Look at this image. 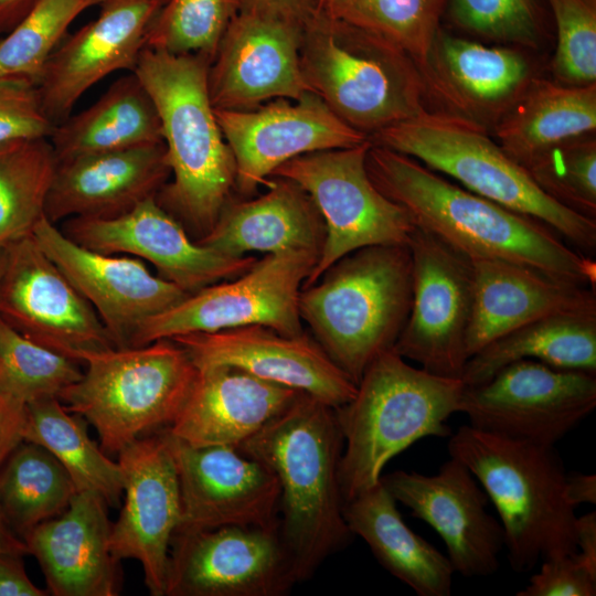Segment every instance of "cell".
Returning a JSON list of instances; mask_svg holds the SVG:
<instances>
[{"label": "cell", "mask_w": 596, "mask_h": 596, "mask_svg": "<svg viewBox=\"0 0 596 596\" xmlns=\"http://www.w3.org/2000/svg\"><path fill=\"white\" fill-rule=\"evenodd\" d=\"M107 503L93 491H77L57 517L23 535L29 554L54 596H114L119 593V563L109 546Z\"/></svg>", "instance_id": "4316f807"}, {"label": "cell", "mask_w": 596, "mask_h": 596, "mask_svg": "<svg viewBox=\"0 0 596 596\" xmlns=\"http://www.w3.org/2000/svg\"><path fill=\"white\" fill-rule=\"evenodd\" d=\"M54 127L42 109L36 85L21 77H0V143L49 138Z\"/></svg>", "instance_id": "f6af8a7d"}, {"label": "cell", "mask_w": 596, "mask_h": 596, "mask_svg": "<svg viewBox=\"0 0 596 596\" xmlns=\"http://www.w3.org/2000/svg\"><path fill=\"white\" fill-rule=\"evenodd\" d=\"M371 140L298 156L270 177L297 183L311 198L326 227L319 258L302 287L313 284L343 256L373 245H407L416 230L412 216L385 196L366 170Z\"/></svg>", "instance_id": "30bf717a"}, {"label": "cell", "mask_w": 596, "mask_h": 596, "mask_svg": "<svg viewBox=\"0 0 596 596\" xmlns=\"http://www.w3.org/2000/svg\"><path fill=\"white\" fill-rule=\"evenodd\" d=\"M380 480L396 502L439 534L455 573L482 577L497 572L503 529L487 511V493L460 460L450 457L435 475L396 470Z\"/></svg>", "instance_id": "ffe728a7"}, {"label": "cell", "mask_w": 596, "mask_h": 596, "mask_svg": "<svg viewBox=\"0 0 596 596\" xmlns=\"http://www.w3.org/2000/svg\"><path fill=\"white\" fill-rule=\"evenodd\" d=\"M453 23L482 39L538 51L546 39L538 0H448Z\"/></svg>", "instance_id": "7bdbcfd3"}, {"label": "cell", "mask_w": 596, "mask_h": 596, "mask_svg": "<svg viewBox=\"0 0 596 596\" xmlns=\"http://www.w3.org/2000/svg\"><path fill=\"white\" fill-rule=\"evenodd\" d=\"M57 166L49 138L0 143V247L32 235Z\"/></svg>", "instance_id": "8d00e7d4"}, {"label": "cell", "mask_w": 596, "mask_h": 596, "mask_svg": "<svg viewBox=\"0 0 596 596\" xmlns=\"http://www.w3.org/2000/svg\"><path fill=\"white\" fill-rule=\"evenodd\" d=\"M566 501L574 508L579 504L596 503V475L570 472L566 473L564 483Z\"/></svg>", "instance_id": "816d5d0a"}, {"label": "cell", "mask_w": 596, "mask_h": 596, "mask_svg": "<svg viewBox=\"0 0 596 596\" xmlns=\"http://www.w3.org/2000/svg\"><path fill=\"white\" fill-rule=\"evenodd\" d=\"M449 437V456L471 471L498 511L513 571L576 553V508L565 499L566 472L554 446L470 425Z\"/></svg>", "instance_id": "277c9868"}, {"label": "cell", "mask_w": 596, "mask_h": 596, "mask_svg": "<svg viewBox=\"0 0 596 596\" xmlns=\"http://www.w3.org/2000/svg\"><path fill=\"white\" fill-rule=\"evenodd\" d=\"M170 175L163 141L58 161L44 215L113 219L157 196Z\"/></svg>", "instance_id": "484cf974"}, {"label": "cell", "mask_w": 596, "mask_h": 596, "mask_svg": "<svg viewBox=\"0 0 596 596\" xmlns=\"http://www.w3.org/2000/svg\"><path fill=\"white\" fill-rule=\"evenodd\" d=\"M412 302L407 245H373L331 265L298 298L301 320L356 385L370 363L393 349Z\"/></svg>", "instance_id": "8992f818"}, {"label": "cell", "mask_w": 596, "mask_h": 596, "mask_svg": "<svg viewBox=\"0 0 596 596\" xmlns=\"http://www.w3.org/2000/svg\"><path fill=\"white\" fill-rule=\"evenodd\" d=\"M576 557L596 575V512L592 511L576 518Z\"/></svg>", "instance_id": "f907efd6"}, {"label": "cell", "mask_w": 596, "mask_h": 596, "mask_svg": "<svg viewBox=\"0 0 596 596\" xmlns=\"http://www.w3.org/2000/svg\"><path fill=\"white\" fill-rule=\"evenodd\" d=\"M318 257L306 251L267 254L240 276L191 292L148 319L129 347L254 324L290 337L301 336L305 331L298 298Z\"/></svg>", "instance_id": "8fae6325"}, {"label": "cell", "mask_w": 596, "mask_h": 596, "mask_svg": "<svg viewBox=\"0 0 596 596\" xmlns=\"http://www.w3.org/2000/svg\"><path fill=\"white\" fill-rule=\"evenodd\" d=\"M531 52L483 45L439 28L419 70L427 110L459 117L490 134L539 76Z\"/></svg>", "instance_id": "ac0fdd59"}, {"label": "cell", "mask_w": 596, "mask_h": 596, "mask_svg": "<svg viewBox=\"0 0 596 596\" xmlns=\"http://www.w3.org/2000/svg\"><path fill=\"white\" fill-rule=\"evenodd\" d=\"M82 377L58 396L65 408L91 423L107 455L148 433L169 427L194 382L198 368L172 339L84 354Z\"/></svg>", "instance_id": "9c48e42d"}, {"label": "cell", "mask_w": 596, "mask_h": 596, "mask_svg": "<svg viewBox=\"0 0 596 596\" xmlns=\"http://www.w3.org/2000/svg\"><path fill=\"white\" fill-rule=\"evenodd\" d=\"M49 140L58 161L162 142L157 108L130 72L89 107L55 125Z\"/></svg>", "instance_id": "1f68e13d"}, {"label": "cell", "mask_w": 596, "mask_h": 596, "mask_svg": "<svg viewBox=\"0 0 596 596\" xmlns=\"http://www.w3.org/2000/svg\"><path fill=\"white\" fill-rule=\"evenodd\" d=\"M331 0H318V11H321L327 8Z\"/></svg>", "instance_id": "9f6ffc18"}, {"label": "cell", "mask_w": 596, "mask_h": 596, "mask_svg": "<svg viewBox=\"0 0 596 596\" xmlns=\"http://www.w3.org/2000/svg\"><path fill=\"white\" fill-rule=\"evenodd\" d=\"M20 554L0 553V596H46L29 578Z\"/></svg>", "instance_id": "c3c4849f"}, {"label": "cell", "mask_w": 596, "mask_h": 596, "mask_svg": "<svg viewBox=\"0 0 596 596\" xmlns=\"http://www.w3.org/2000/svg\"><path fill=\"white\" fill-rule=\"evenodd\" d=\"M6 265V248L0 247V277Z\"/></svg>", "instance_id": "11a10c76"}, {"label": "cell", "mask_w": 596, "mask_h": 596, "mask_svg": "<svg viewBox=\"0 0 596 596\" xmlns=\"http://www.w3.org/2000/svg\"><path fill=\"white\" fill-rule=\"evenodd\" d=\"M23 440L51 453L68 472L76 491L96 492L110 507L120 504L125 478L119 462L91 439L84 418L71 414L57 397L25 404Z\"/></svg>", "instance_id": "e575fe53"}, {"label": "cell", "mask_w": 596, "mask_h": 596, "mask_svg": "<svg viewBox=\"0 0 596 596\" xmlns=\"http://www.w3.org/2000/svg\"><path fill=\"white\" fill-rule=\"evenodd\" d=\"M546 195L596 220V136L582 135L556 143L522 166Z\"/></svg>", "instance_id": "60d3db41"}, {"label": "cell", "mask_w": 596, "mask_h": 596, "mask_svg": "<svg viewBox=\"0 0 596 596\" xmlns=\"http://www.w3.org/2000/svg\"><path fill=\"white\" fill-rule=\"evenodd\" d=\"M448 0H331L321 10L394 43L421 70Z\"/></svg>", "instance_id": "74e56055"}, {"label": "cell", "mask_w": 596, "mask_h": 596, "mask_svg": "<svg viewBox=\"0 0 596 596\" xmlns=\"http://www.w3.org/2000/svg\"><path fill=\"white\" fill-rule=\"evenodd\" d=\"M196 368L230 365L300 391L332 408L349 402L356 385L306 333L281 334L266 326H245L171 338Z\"/></svg>", "instance_id": "d4e9b609"}, {"label": "cell", "mask_w": 596, "mask_h": 596, "mask_svg": "<svg viewBox=\"0 0 596 596\" xmlns=\"http://www.w3.org/2000/svg\"><path fill=\"white\" fill-rule=\"evenodd\" d=\"M595 407L596 373L520 360L481 384L465 385L458 412L475 428L555 446Z\"/></svg>", "instance_id": "7c38bea8"}, {"label": "cell", "mask_w": 596, "mask_h": 596, "mask_svg": "<svg viewBox=\"0 0 596 596\" xmlns=\"http://www.w3.org/2000/svg\"><path fill=\"white\" fill-rule=\"evenodd\" d=\"M266 187L267 191L256 199H230L210 232L196 242L233 257L253 251H306L320 255L326 227L308 193L278 177H270Z\"/></svg>", "instance_id": "f546056e"}, {"label": "cell", "mask_w": 596, "mask_h": 596, "mask_svg": "<svg viewBox=\"0 0 596 596\" xmlns=\"http://www.w3.org/2000/svg\"><path fill=\"white\" fill-rule=\"evenodd\" d=\"M81 362L38 344L0 318V391L28 404L57 397L77 382Z\"/></svg>", "instance_id": "f35d334b"}, {"label": "cell", "mask_w": 596, "mask_h": 596, "mask_svg": "<svg viewBox=\"0 0 596 596\" xmlns=\"http://www.w3.org/2000/svg\"><path fill=\"white\" fill-rule=\"evenodd\" d=\"M167 433L181 497L177 530L278 526L280 487L265 465L234 446L194 447Z\"/></svg>", "instance_id": "7402d4cb"}, {"label": "cell", "mask_w": 596, "mask_h": 596, "mask_svg": "<svg viewBox=\"0 0 596 596\" xmlns=\"http://www.w3.org/2000/svg\"><path fill=\"white\" fill-rule=\"evenodd\" d=\"M4 248L0 277L4 322L26 339L81 363L86 353L115 347L94 308L32 235Z\"/></svg>", "instance_id": "9a60e30c"}, {"label": "cell", "mask_w": 596, "mask_h": 596, "mask_svg": "<svg viewBox=\"0 0 596 596\" xmlns=\"http://www.w3.org/2000/svg\"><path fill=\"white\" fill-rule=\"evenodd\" d=\"M369 139L451 177L475 194L545 223L583 254L596 248V220L546 195L487 130L470 121L425 110Z\"/></svg>", "instance_id": "ba28073f"}, {"label": "cell", "mask_w": 596, "mask_h": 596, "mask_svg": "<svg viewBox=\"0 0 596 596\" xmlns=\"http://www.w3.org/2000/svg\"><path fill=\"white\" fill-rule=\"evenodd\" d=\"M76 492L61 462L31 441L22 440L0 471V507L21 538L61 514Z\"/></svg>", "instance_id": "d590c367"}, {"label": "cell", "mask_w": 596, "mask_h": 596, "mask_svg": "<svg viewBox=\"0 0 596 596\" xmlns=\"http://www.w3.org/2000/svg\"><path fill=\"white\" fill-rule=\"evenodd\" d=\"M299 63L309 91L369 138L427 110L421 72L407 53L326 12L304 24Z\"/></svg>", "instance_id": "52a82bcc"}, {"label": "cell", "mask_w": 596, "mask_h": 596, "mask_svg": "<svg viewBox=\"0 0 596 596\" xmlns=\"http://www.w3.org/2000/svg\"><path fill=\"white\" fill-rule=\"evenodd\" d=\"M100 0H40L0 40V77H21L38 85L43 70L73 21Z\"/></svg>", "instance_id": "ab89813d"}, {"label": "cell", "mask_w": 596, "mask_h": 596, "mask_svg": "<svg viewBox=\"0 0 596 596\" xmlns=\"http://www.w3.org/2000/svg\"><path fill=\"white\" fill-rule=\"evenodd\" d=\"M300 393L230 365L198 368L179 414L167 428L190 446L237 447Z\"/></svg>", "instance_id": "83f0119b"}, {"label": "cell", "mask_w": 596, "mask_h": 596, "mask_svg": "<svg viewBox=\"0 0 596 596\" xmlns=\"http://www.w3.org/2000/svg\"><path fill=\"white\" fill-rule=\"evenodd\" d=\"M62 232L92 251L145 259L161 278L188 294L237 277L256 262L253 256H226L192 241L156 196L113 219L65 220Z\"/></svg>", "instance_id": "d6986e66"}, {"label": "cell", "mask_w": 596, "mask_h": 596, "mask_svg": "<svg viewBox=\"0 0 596 596\" xmlns=\"http://www.w3.org/2000/svg\"><path fill=\"white\" fill-rule=\"evenodd\" d=\"M596 131V84L573 86L539 75L491 130L520 166L547 148Z\"/></svg>", "instance_id": "d6a6232c"}, {"label": "cell", "mask_w": 596, "mask_h": 596, "mask_svg": "<svg viewBox=\"0 0 596 596\" xmlns=\"http://www.w3.org/2000/svg\"><path fill=\"white\" fill-rule=\"evenodd\" d=\"M25 404L0 391V471L23 440Z\"/></svg>", "instance_id": "7dc6e473"}, {"label": "cell", "mask_w": 596, "mask_h": 596, "mask_svg": "<svg viewBox=\"0 0 596 596\" xmlns=\"http://www.w3.org/2000/svg\"><path fill=\"white\" fill-rule=\"evenodd\" d=\"M374 185L403 206L417 228L469 258L525 265L582 286H596V263L567 246L545 223L454 184L419 161L371 142Z\"/></svg>", "instance_id": "6da1fadb"}, {"label": "cell", "mask_w": 596, "mask_h": 596, "mask_svg": "<svg viewBox=\"0 0 596 596\" xmlns=\"http://www.w3.org/2000/svg\"><path fill=\"white\" fill-rule=\"evenodd\" d=\"M343 515L381 566L418 596L451 594L455 571L447 555L407 526L381 480L345 501Z\"/></svg>", "instance_id": "4dcf8cb0"}, {"label": "cell", "mask_w": 596, "mask_h": 596, "mask_svg": "<svg viewBox=\"0 0 596 596\" xmlns=\"http://www.w3.org/2000/svg\"><path fill=\"white\" fill-rule=\"evenodd\" d=\"M302 24L240 10L225 30L207 72L214 109L245 110L310 92L299 63Z\"/></svg>", "instance_id": "603a6c76"}, {"label": "cell", "mask_w": 596, "mask_h": 596, "mask_svg": "<svg viewBox=\"0 0 596 596\" xmlns=\"http://www.w3.org/2000/svg\"><path fill=\"white\" fill-rule=\"evenodd\" d=\"M240 10L305 24L317 11L318 0H238Z\"/></svg>", "instance_id": "681fc988"}, {"label": "cell", "mask_w": 596, "mask_h": 596, "mask_svg": "<svg viewBox=\"0 0 596 596\" xmlns=\"http://www.w3.org/2000/svg\"><path fill=\"white\" fill-rule=\"evenodd\" d=\"M298 583L278 526L177 530L164 596H283Z\"/></svg>", "instance_id": "5bb4252c"}, {"label": "cell", "mask_w": 596, "mask_h": 596, "mask_svg": "<svg viewBox=\"0 0 596 596\" xmlns=\"http://www.w3.org/2000/svg\"><path fill=\"white\" fill-rule=\"evenodd\" d=\"M596 575L592 574L575 554L542 561L540 570L517 596H594Z\"/></svg>", "instance_id": "bcb514c9"}, {"label": "cell", "mask_w": 596, "mask_h": 596, "mask_svg": "<svg viewBox=\"0 0 596 596\" xmlns=\"http://www.w3.org/2000/svg\"><path fill=\"white\" fill-rule=\"evenodd\" d=\"M520 360L596 373V310L547 315L505 333L471 355L460 379L478 385Z\"/></svg>", "instance_id": "836d02e7"}, {"label": "cell", "mask_w": 596, "mask_h": 596, "mask_svg": "<svg viewBox=\"0 0 596 596\" xmlns=\"http://www.w3.org/2000/svg\"><path fill=\"white\" fill-rule=\"evenodd\" d=\"M465 384L417 369L393 349L380 353L334 408L343 437L339 478L344 502L376 485L385 465L425 437H448Z\"/></svg>", "instance_id": "5b68a950"}, {"label": "cell", "mask_w": 596, "mask_h": 596, "mask_svg": "<svg viewBox=\"0 0 596 596\" xmlns=\"http://www.w3.org/2000/svg\"><path fill=\"white\" fill-rule=\"evenodd\" d=\"M40 0H0V33L10 32Z\"/></svg>", "instance_id": "f5cc1de1"}, {"label": "cell", "mask_w": 596, "mask_h": 596, "mask_svg": "<svg viewBox=\"0 0 596 596\" xmlns=\"http://www.w3.org/2000/svg\"><path fill=\"white\" fill-rule=\"evenodd\" d=\"M235 160V189L251 195L298 156L360 145L369 139L342 121L315 93L276 98L245 110L214 109Z\"/></svg>", "instance_id": "2e32d148"}, {"label": "cell", "mask_w": 596, "mask_h": 596, "mask_svg": "<svg viewBox=\"0 0 596 596\" xmlns=\"http://www.w3.org/2000/svg\"><path fill=\"white\" fill-rule=\"evenodd\" d=\"M211 61L204 54L145 47L132 71L157 108L172 175L156 200L187 231L201 237L230 200L236 174L209 95Z\"/></svg>", "instance_id": "3957f363"}, {"label": "cell", "mask_w": 596, "mask_h": 596, "mask_svg": "<svg viewBox=\"0 0 596 596\" xmlns=\"http://www.w3.org/2000/svg\"><path fill=\"white\" fill-rule=\"evenodd\" d=\"M125 478L124 502L110 525L118 561L136 560L152 596H164L169 551L181 521V497L167 428L148 434L117 455Z\"/></svg>", "instance_id": "e0dca14e"}, {"label": "cell", "mask_w": 596, "mask_h": 596, "mask_svg": "<svg viewBox=\"0 0 596 596\" xmlns=\"http://www.w3.org/2000/svg\"><path fill=\"white\" fill-rule=\"evenodd\" d=\"M0 553L29 554L24 540L12 529L0 507Z\"/></svg>", "instance_id": "db71d44e"}, {"label": "cell", "mask_w": 596, "mask_h": 596, "mask_svg": "<svg viewBox=\"0 0 596 596\" xmlns=\"http://www.w3.org/2000/svg\"><path fill=\"white\" fill-rule=\"evenodd\" d=\"M407 246L412 302L393 350L430 373L460 379L469 359L466 342L473 306L471 259L417 227Z\"/></svg>", "instance_id": "4fadbf2b"}, {"label": "cell", "mask_w": 596, "mask_h": 596, "mask_svg": "<svg viewBox=\"0 0 596 596\" xmlns=\"http://www.w3.org/2000/svg\"><path fill=\"white\" fill-rule=\"evenodd\" d=\"M473 306L467 336L470 358L505 333L547 315L596 310V291L525 265L470 258Z\"/></svg>", "instance_id": "f1b7e54d"}, {"label": "cell", "mask_w": 596, "mask_h": 596, "mask_svg": "<svg viewBox=\"0 0 596 596\" xmlns=\"http://www.w3.org/2000/svg\"><path fill=\"white\" fill-rule=\"evenodd\" d=\"M556 24L552 79L573 86L596 84V0H547Z\"/></svg>", "instance_id": "ee69618b"}, {"label": "cell", "mask_w": 596, "mask_h": 596, "mask_svg": "<svg viewBox=\"0 0 596 596\" xmlns=\"http://www.w3.org/2000/svg\"><path fill=\"white\" fill-rule=\"evenodd\" d=\"M236 448L276 476L278 531L299 583L310 578L353 539L343 515V437L334 408L300 393Z\"/></svg>", "instance_id": "7a4b0ae2"}, {"label": "cell", "mask_w": 596, "mask_h": 596, "mask_svg": "<svg viewBox=\"0 0 596 596\" xmlns=\"http://www.w3.org/2000/svg\"><path fill=\"white\" fill-rule=\"evenodd\" d=\"M32 236L91 304L117 348L129 347L148 319L189 295L155 276L139 258L104 254L75 243L45 215Z\"/></svg>", "instance_id": "44dd1931"}, {"label": "cell", "mask_w": 596, "mask_h": 596, "mask_svg": "<svg viewBox=\"0 0 596 596\" xmlns=\"http://www.w3.org/2000/svg\"><path fill=\"white\" fill-rule=\"evenodd\" d=\"M238 11V0H168L148 29L145 47L212 60Z\"/></svg>", "instance_id": "b9f144b4"}, {"label": "cell", "mask_w": 596, "mask_h": 596, "mask_svg": "<svg viewBox=\"0 0 596 596\" xmlns=\"http://www.w3.org/2000/svg\"><path fill=\"white\" fill-rule=\"evenodd\" d=\"M167 1L100 0L97 17L64 38L36 85L42 109L54 125L99 81L135 70L148 29Z\"/></svg>", "instance_id": "cb8c5ba5"}]
</instances>
